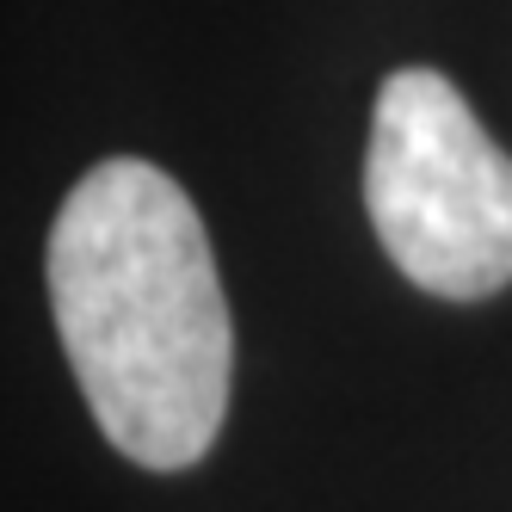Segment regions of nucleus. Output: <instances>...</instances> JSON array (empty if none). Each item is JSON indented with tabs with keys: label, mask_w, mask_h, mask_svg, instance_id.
Instances as JSON below:
<instances>
[{
	"label": "nucleus",
	"mask_w": 512,
	"mask_h": 512,
	"mask_svg": "<svg viewBox=\"0 0 512 512\" xmlns=\"http://www.w3.org/2000/svg\"><path fill=\"white\" fill-rule=\"evenodd\" d=\"M44 278L93 426L142 469H192L229 414L235 321L186 186L136 155L87 167Z\"/></svg>",
	"instance_id": "nucleus-1"
},
{
	"label": "nucleus",
	"mask_w": 512,
	"mask_h": 512,
	"mask_svg": "<svg viewBox=\"0 0 512 512\" xmlns=\"http://www.w3.org/2000/svg\"><path fill=\"white\" fill-rule=\"evenodd\" d=\"M364 210L426 297L482 303L512 284V155L438 68H395L377 87Z\"/></svg>",
	"instance_id": "nucleus-2"
}]
</instances>
